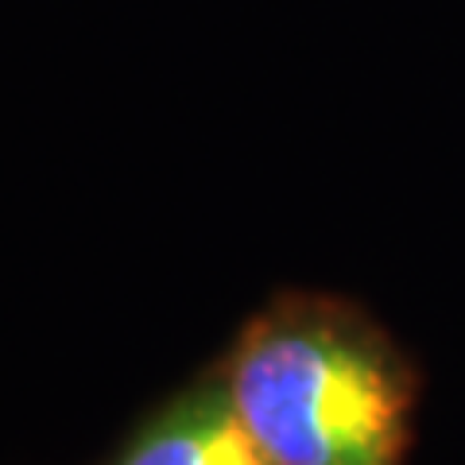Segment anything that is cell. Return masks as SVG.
Instances as JSON below:
<instances>
[{
  "label": "cell",
  "instance_id": "1",
  "mask_svg": "<svg viewBox=\"0 0 465 465\" xmlns=\"http://www.w3.org/2000/svg\"><path fill=\"white\" fill-rule=\"evenodd\" d=\"M244 427L275 465H400L415 372L357 307L291 295L256 314L225 365Z\"/></svg>",
  "mask_w": 465,
  "mask_h": 465
},
{
  "label": "cell",
  "instance_id": "2",
  "mask_svg": "<svg viewBox=\"0 0 465 465\" xmlns=\"http://www.w3.org/2000/svg\"><path fill=\"white\" fill-rule=\"evenodd\" d=\"M113 465H275L229 400L225 376H206L171 400Z\"/></svg>",
  "mask_w": 465,
  "mask_h": 465
}]
</instances>
